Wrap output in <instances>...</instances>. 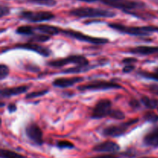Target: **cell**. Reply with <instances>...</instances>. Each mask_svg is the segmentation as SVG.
I'll return each mask as SVG.
<instances>
[{
    "label": "cell",
    "mask_w": 158,
    "mask_h": 158,
    "mask_svg": "<svg viewBox=\"0 0 158 158\" xmlns=\"http://www.w3.org/2000/svg\"><path fill=\"white\" fill-rule=\"evenodd\" d=\"M11 12L10 8L9 7L6 5H1V7H0V17L3 18V17L6 16V15H9Z\"/></svg>",
    "instance_id": "f1b7e54d"
},
{
    "label": "cell",
    "mask_w": 158,
    "mask_h": 158,
    "mask_svg": "<svg viewBox=\"0 0 158 158\" xmlns=\"http://www.w3.org/2000/svg\"><path fill=\"white\" fill-rule=\"evenodd\" d=\"M128 52L134 55L139 56H150L157 53L158 46H138L132 47L128 49Z\"/></svg>",
    "instance_id": "2e32d148"
},
{
    "label": "cell",
    "mask_w": 158,
    "mask_h": 158,
    "mask_svg": "<svg viewBox=\"0 0 158 158\" xmlns=\"http://www.w3.org/2000/svg\"><path fill=\"white\" fill-rule=\"evenodd\" d=\"M115 108L113 107V103L109 99H101L97 102L93 107L90 118L93 120H100L105 117H112Z\"/></svg>",
    "instance_id": "9c48e42d"
},
{
    "label": "cell",
    "mask_w": 158,
    "mask_h": 158,
    "mask_svg": "<svg viewBox=\"0 0 158 158\" xmlns=\"http://www.w3.org/2000/svg\"><path fill=\"white\" fill-rule=\"evenodd\" d=\"M121 156L117 155L116 154H103V155H98L95 156V157H89V158H121Z\"/></svg>",
    "instance_id": "836d02e7"
},
{
    "label": "cell",
    "mask_w": 158,
    "mask_h": 158,
    "mask_svg": "<svg viewBox=\"0 0 158 158\" xmlns=\"http://www.w3.org/2000/svg\"><path fill=\"white\" fill-rule=\"evenodd\" d=\"M69 15L80 19H100L113 18L116 16L117 13L114 11L102 8L82 6L70 9L69 11Z\"/></svg>",
    "instance_id": "7a4b0ae2"
},
{
    "label": "cell",
    "mask_w": 158,
    "mask_h": 158,
    "mask_svg": "<svg viewBox=\"0 0 158 158\" xmlns=\"http://www.w3.org/2000/svg\"><path fill=\"white\" fill-rule=\"evenodd\" d=\"M61 34L64 35L65 36L69 37L73 40H78L80 42H85V43H91L94 45H104L110 43V40L106 38H102V37H95L91 36L87 34L83 33L82 32L73 30L70 29H62Z\"/></svg>",
    "instance_id": "ba28073f"
},
{
    "label": "cell",
    "mask_w": 158,
    "mask_h": 158,
    "mask_svg": "<svg viewBox=\"0 0 158 158\" xmlns=\"http://www.w3.org/2000/svg\"><path fill=\"white\" fill-rule=\"evenodd\" d=\"M137 62V60L134 57H127V58H124L122 60V63L124 65L128 64H134Z\"/></svg>",
    "instance_id": "e575fe53"
},
{
    "label": "cell",
    "mask_w": 158,
    "mask_h": 158,
    "mask_svg": "<svg viewBox=\"0 0 158 158\" xmlns=\"http://www.w3.org/2000/svg\"><path fill=\"white\" fill-rule=\"evenodd\" d=\"M143 143L148 148H158V125L146 133L143 137Z\"/></svg>",
    "instance_id": "9a60e30c"
},
{
    "label": "cell",
    "mask_w": 158,
    "mask_h": 158,
    "mask_svg": "<svg viewBox=\"0 0 158 158\" xmlns=\"http://www.w3.org/2000/svg\"><path fill=\"white\" fill-rule=\"evenodd\" d=\"M138 122V118H134L126 122H121V123H117V124L109 125L107 127H105L102 130L101 134L103 137H120L124 135L131 127L135 125Z\"/></svg>",
    "instance_id": "5b68a950"
},
{
    "label": "cell",
    "mask_w": 158,
    "mask_h": 158,
    "mask_svg": "<svg viewBox=\"0 0 158 158\" xmlns=\"http://www.w3.org/2000/svg\"><path fill=\"white\" fill-rule=\"evenodd\" d=\"M0 157L1 158H26L23 154L8 149H1Z\"/></svg>",
    "instance_id": "603a6c76"
},
{
    "label": "cell",
    "mask_w": 158,
    "mask_h": 158,
    "mask_svg": "<svg viewBox=\"0 0 158 158\" xmlns=\"http://www.w3.org/2000/svg\"><path fill=\"white\" fill-rule=\"evenodd\" d=\"M93 151L97 153H106V154H116L120 151V146L113 140H105L97 143L93 148Z\"/></svg>",
    "instance_id": "7c38bea8"
},
{
    "label": "cell",
    "mask_w": 158,
    "mask_h": 158,
    "mask_svg": "<svg viewBox=\"0 0 158 158\" xmlns=\"http://www.w3.org/2000/svg\"><path fill=\"white\" fill-rule=\"evenodd\" d=\"M107 26L120 33L132 36H149L153 32H158V27L155 26H132L116 23H110Z\"/></svg>",
    "instance_id": "3957f363"
},
{
    "label": "cell",
    "mask_w": 158,
    "mask_h": 158,
    "mask_svg": "<svg viewBox=\"0 0 158 158\" xmlns=\"http://www.w3.org/2000/svg\"><path fill=\"white\" fill-rule=\"evenodd\" d=\"M51 39L50 35H46L43 33H35L30 36L29 42H34V43H45Z\"/></svg>",
    "instance_id": "cb8c5ba5"
},
{
    "label": "cell",
    "mask_w": 158,
    "mask_h": 158,
    "mask_svg": "<svg viewBox=\"0 0 158 158\" xmlns=\"http://www.w3.org/2000/svg\"><path fill=\"white\" fill-rule=\"evenodd\" d=\"M157 110L158 111V106H157Z\"/></svg>",
    "instance_id": "f35d334b"
},
{
    "label": "cell",
    "mask_w": 158,
    "mask_h": 158,
    "mask_svg": "<svg viewBox=\"0 0 158 158\" xmlns=\"http://www.w3.org/2000/svg\"><path fill=\"white\" fill-rule=\"evenodd\" d=\"M84 80V78L82 77H58L56 78L52 82V85L55 87L69 88L73 86L74 85L80 83Z\"/></svg>",
    "instance_id": "4fadbf2b"
},
{
    "label": "cell",
    "mask_w": 158,
    "mask_h": 158,
    "mask_svg": "<svg viewBox=\"0 0 158 158\" xmlns=\"http://www.w3.org/2000/svg\"><path fill=\"white\" fill-rule=\"evenodd\" d=\"M137 75L143 77V78L148 79V80H153L158 82V66L157 67L154 68L153 72L139 69V70L137 72Z\"/></svg>",
    "instance_id": "44dd1931"
},
{
    "label": "cell",
    "mask_w": 158,
    "mask_h": 158,
    "mask_svg": "<svg viewBox=\"0 0 158 158\" xmlns=\"http://www.w3.org/2000/svg\"><path fill=\"white\" fill-rule=\"evenodd\" d=\"M148 89L151 94L158 97V83H151L148 85Z\"/></svg>",
    "instance_id": "1f68e13d"
},
{
    "label": "cell",
    "mask_w": 158,
    "mask_h": 158,
    "mask_svg": "<svg viewBox=\"0 0 158 158\" xmlns=\"http://www.w3.org/2000/svg\"><path fill=\"white\" fill-rule=\"evenodd\" d=\"M29 88H30V86L29 85H20V86H15L12 87L2 88L0 90V97L2 99H4L21 95L27 92Z\"/></svg>",
    "instance_id": "5bb4252c"
},
{
    "label": "cell",
    "mask_w": 158,
    "mask_h": 158,
    "mask_svg": "<svg viewBox=\"0 0 158 158\" xmlns=\"http://www.w3.org/2000/svg\"><path fill=\"white\" fill-rule=\"evenodd\" d=\"M9 73H10V69L9 66L6 64L2 63L0 65V80H3L6 79L9 75Z\"/></svg>",
    "instance_id": "83f0119b"
},
{
    "label": "cell",
    "mask_w": 158,
    "mask_h": 158,
    "mask_svg": "<svg viewBox=\"0 0 158 158\" xmlns=\"http://www.w3.org/2000/svg\"><path fill=\"white\" fill-rule=\"evenodd\" d=\"M49 92V89H42V90H38V91H33V92L28 93V94L26 95V97H25V98H26V100H29V99H34V98H37V97H43V96L46 95Z\"/></svg>",
    "instance_id": "4316f807"
},
{
    "label": "cell",
    "mask_w": 158,
    "mask_h": 158,
    "mask_svg": "<svg viewBox=\"0 0 158 158\" xmlns=\"http://www.w3.org/2000/svg\"><path fill=\"white\" fill-rule=\"evenodd\" d=\"M139 158H157V157H141Z\"/></svg>",
    "instance_id": "74e56055"
},
{
    "label": "cell",
    "mask_w": 158,
    "mask_h": 158,
    "mask_svg": "<svg viewBox=\"0 0 158 158\" xmlns=\"http://www.w3.org/2000/svg\"><path fill=\"white\" fill-rule=\"evenodd\" d=\"M105 65L104 63H98V64L95 65H89L88 66H73L71 68H67L63 70H61L60 73L63 74H73V73H84L86 71H89L90 69L97 68L100 66H103Z\"/></svg>",
    "instance_id": "ac0fdd59"
},
{
    "label": "cell",
    "mask_w": 158,
    "mask_h": 158,
    "mask_svg": "<svg viewBox=\"0 0 158 158\" xmlns=\"http://www.w3.org/2000/svg\"><path fill=\"white\" fill-rule=\"evenodd\" d=\"M70 64L76 66H88L90 65L87 58L83 55H69L63 58L53 59L46 63L48 66L57 69Z\"/></svg>",
    "instance_id": "277c9868"
},
{
    "label": "cell",
    "mask_w": 158,
    "mask_h": 158,
    "mask_svg": "<svg viewBox=\"0 0 158 158\" xmlns=\"http://www.w3.org/2000/svg\"><path fill=\"white\" fill-rule=\"evenodd\" d=\"M18 1L38 5V6H47V7H53L57 4L56 0H18Z\"/></svg>",
    "instance_id": "7402d4cb"
},
{
    "label": "cell",
    "mask_w": 158,
    "mask_h": 158,
    "mask_svg": "<svg viewBox=\"0 0 158 158\" xmlns=\"http://www.w3.org/2000/svg\"><path fill=\"white\" fill-rule=\"evenodd\" d=\"M25 68H26L28 71H29V72L39 73L40 71V66H36V65H34V64L26 65V66H25Z\"/></svg>",
    "instance_id": "4dcf8cb0"
},
{
    "label": "cell",
    "mask_w": 158,
    "mask_h": 158,
    "mask_svg": "<svg viewBox=\"0 0 158 158\" xmlns=\"http://www.w3.org/2000/svg\"><path fill=\"white\" fill-rule=\"evenodd\" d=\"M135 68H136V66H134V64L125 65V66H123L122 71H123V73H130L133 72V71L135 69Z\"/></svg>",
    "instance_id": "d6a6232c"
},
{
    "label": "cell",
    "mask_w": 158,
    "mask_h": 158,
    "mask_svg": "<svg viewBox=\"0 0 158 158\" xmlns=\"http://www.w3.org/2000/svg\"><path fill=\"white\" fill-rule=\"evenodd\" d=\"M123 89V86L114 81L103 80H94L87 82L83 85L77 86V89L81 92L86 91H100L110 90V89Z\"/></svg>",
    "instance_id": "8992f818"
},
{
    "label": "cell",
    "mask_w": 158,
    "mask_h": 158,
    "mask_svg": "<svg viewBox=\"0 0 158 158\" xmlns=\"http://www.w3.org/2000/svg\"><path fill=\"white\" fill-rule=\"evenodd\" d=\"M56 146L57 148L60 150H63V149H73L75 148V145L72 143V142L69 141V140H58L56 143Z\"/></svg>",
    "instance_id": "484cf974"
},
{
    "label": "cell",
    "mask_w": 158,
    "mask_h": 158,
    "mask_svg": "<svg viewBox=\"0 0 158 158\" xmlns=\"http://www.w3.org/2000/svg\"><path fill=\"white\" fill-rule=\"evenodd\" d=\"M15 32L19 35L30 37L33 34H35V29L34 26H29V25H23V26H19L15 29Z\"/></svg>",
    "instance_id": "ffe728a7"
},
{
    "label": "cell",
    "mask_w": 158,
    "mask_h": 158,
    "mask_svg": "<svg viewBox=\"0 0 158 158\" xmlns=\"http://www.w3.org/2000/svg\"><path fill=\"white\" fill-rule=\"evenodd\" d=\"M35 29L37 32H40V33L46 34V35H50L51 37L54 36V35H57L59 34H61V28L58 27V26H52V25H46V24H42L39 25V26H35Z\"/></svg>",
    "instance_id": "e0dca14e"
},
{
    "label": "cell",
    "mask_w": 158,
    "mask_h": 158,
    "mask_svg": "<svg viewBox=\"0 0 158 158\" xmlns=\"http://www.w3.org/2000/svg\"><path fill=\"white\" fill-rule=\"evenodd\" d=\"M142 105L149 110H157L158 106V99L151 98L148 96H143L140 100Z\"/></svg>",
    "instance_id": "d6986e66"
},
{
    "label": "cell",
    "mask_w": 158,
    "mask_h": 158,
    "mask_svg": "<svg viewBox=\"0 0 158 158\" xmlns=\"http://www.w3.org/2000/svg\"><path fill=\"white\" fill-rule=\"evenodd\" d=\"M78 1H81V2H97L100 1V0H78Z\"/></svg>",
    "instance_id": "8d00e7d4"
},
{
    "label": "cell",
    "mask_w": 158,
    "mask_h": 158,
    "mask_svg": "<svg viewBox=\"0 0 158 158\" xmlns=\"http://www.w3.org/2000/svg\"><path fill=\"white\" fill-rule=\"evenodd\" d=\"M14 49H25V50L32 51V52H36L39 55L43 57H49L52 54V50L46 46H42L38 43L34 42H28V43H17L14 46Z\"/></svg>",
    "instance_id": "8fae6325"
},
{
    "label": "cell",
    "mask_w": 158,
    "mask_h": 158,
    "mask_svg": "<svg viewBox=\"0 0 158 158\" xmlns=\"http://www.w3.org/2000/svg\"><path fill=\"white\" fill-rule=\"evenodd\" d=\"M7 110L9 114H13L17 111V106L15 103H10L7 105Z\"/></svg>",
    "instance_id": "d590c367"
},
{
    "label": "cell",
    "mask_w": 158,
    "mask_h": 158,
    "mask_svg": "<svg viewBox=\"0 0 158 158\" xmlns=\"http://www.w3.org/2000/svg\"><path fill=\"white\" fill-rule=\"evenodd\" d=\"M143 118L145 121L148 123H155L158 122V114L152 110H148L143 114Z\"/></svg>",
    "instance_id": "d4e9b609"
},
{
    "label": "cell",
    "mask_w": 158,
    "mask_h": 158,
    "mask_svg": "<svg viewBox=\"0 0 158 158\" xmlns=\"http://www.w3.org/2000/svg\"><path fill=\"white\" fill-rule=\"evenodd\" d=\"M19 18L28 23H39L51 21L56 18V15L50 11L23 10L19 13Z\"/></svg>",
    "instance_id": "52a82bcc"
},
{
    "label": "cell",
    "mask_w": 158,
    "mask_h": 158,
    "mask_svg": "<svg viewBox=\"0 0 158 158\" xmlns=\"http://www.w3.org/2000/svg\"><path fill=\"white\" fill-rule=\"evenodd\" d=\"M103 4L114 9H120L125 13L130 14L137 18L145 19V17L140 13L146 7L144 2L139 0H100Z\"/></svg>",
    "instance_id": "6da1fadb"
},
{
    "label": "cell",
    "mask_w": 158,
    "mask_h": 158,
    "mask_svg": "<svg viewBox=\"0 0 158 158\" xmlns=\"http://www.w3.org/2000/svg\"><path fill=\"white\" fill-rule=\"evenodd\" d=\"M129 105L132 109L137 110L140 109V106H141V103L139 100H136V99H131L129 102Z\"/></svg>",
    "instance_id": "f546056e"
},
{
    "label": "cell",
    "mask_w": 158,
    "mask_h": 158,
    "mask_svg": "<svg viewBox=\"0 0 158 158\" xmlns=\"http://www.w3.org/2000/svg\"><path fill=\"white\" fill-rule=\"evenodd\" d=\"M25 133L27 138L34 144L37 146H42L44 143L43 131L36 123L31 122L28 123L25 128Z\"/></svg>",
    "instance_id": "30bf717a"
}]
</instances>
